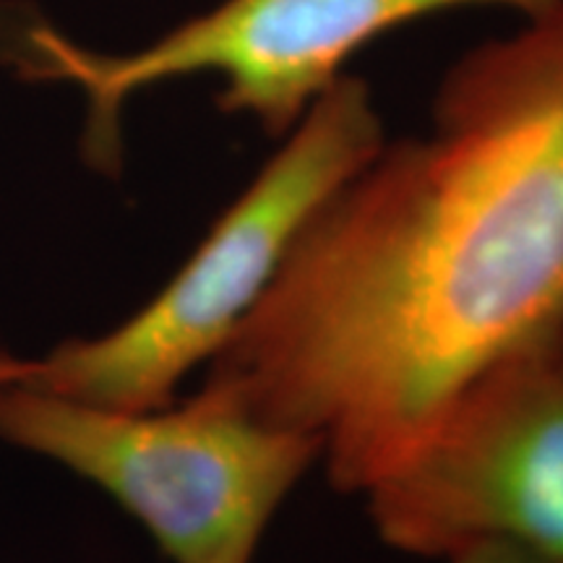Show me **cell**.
Returning a JSON list of instances; mask_svg holds the SVG:
<instances>
[{
	"label": "cell",
	"mask_w": 563,
	"mask_h": 563,
	"mask_svg": "<svg viewBox=\"0 0 563 563\" xmlns=\"http://www.w3.org/2000/svg\"><path fill=\"white\" fill-rule=\"evenodd\" d=\"M0 439L100 485L173 563H253L272 519L321 462L313 435L201 391L159 410H112L0 384Z\"/></svg>",
	"instance_id": "obj_3"
},
{
	"label": "cell",
	"mask_w": 563,
	"mask_h": 563,
	"mask_svg": "<svg viewBox=\"0 0 563 563\" xmlns=\"http://www.w3.org/2000/svg\"><path fill=\"white\" fill-rule=\"evenodd\" d=\"M449 563H545L538 555L522 551L517 545H506V543H488V545H477L473 551L456 555Z\"/></svg>",
	"instance_id": "obj_6"
},
{
	"label": "cell",
	"mask_w": 563,
	"mask_h": 563,
	"mask_svg": "<svg viewBox=\"0 0 563 563\" xmlns=\"http://www.w3.org/2000/svg\"><path fill=\"white\" fill-rule=\"evenodd\" d=\"M386 144L368 84L344 74L285 133L180 272L129 321L32 361V389L112 410H159L245 321L311 217Z\"/></svg>",
	"instance_id": "obj_2"
},
{
	"label": "cell",
	"mask_w": 563,
	"mask_h": 563,
	"mask_svg": "<svg viewBox=\"0 0 563 563\" xmlns=\"http://www.w3.org/2000/svg\"><path fill=\"white\" fill-rule=\"evenodd\" d=\"M561 0H222L129 55L84 51L47 24L26 26L13 63L26 79L70 81L89 100L84 154L100 170L121 165V110L141 89L180 76L222 79L220 110L285 136L344 76V66L399 26L460 9L534 16Z\"/></svg>",
	"instance_id": "obj_4"
},
{
	"label": "cell",
	"mask_w": 563,
	"mask_h": 563,
	"mask_svg": "<svg viewBox=\"0 0 563 563\" xmlns=\"http://www.w3.org/2000/svg\"><path fill=\"white\" fill-rule=\"evenodd\" d=\"M559 347L563 352V319H561V327H559Z\"/></svg>",
	"instance_id": "obj_8"
},
{
	"label": "cell",
	"mask_w": 563,
	"mask_h": 563,
	"mask_svg": "<svg viewBox=\"0 0 563 563\" xmlns=\"http://www.w3.org/2000/svg\"><path fill=\"white\" fill-rule=\"evenodd\" d=\"M32 361H16V357L0 352V384H19L30 376Z\"/></svg>",
	"instance_id": "obj_7"
},
{
	"label": "cell",
	"mask_w": 563,
	"mask_h": 563,
	"mask_svg": "<svg viewBox=\"0 0 563 563\" xmlns=\"http://www.w3.org/2000/svg\"><path fill=\"white\" fill-rule=\"evenodd\" d=\"M363 496L378 538L399 553L452 561L506 543L563 563L559 332L475 376Z\"/></svg>",
	"instance_id": "obj_5"
},
{
	"label": "cell",
	"mask_w": 563,
	"mask_h": 563,
	"mask_svg": "<svg viewBox=\"0 0 563 563\" xmlns=\"http://www.w3.org/2000/svg\"><path fill=\"white\" fill-rule=\"evenodd\" d=\"M561 319L563 0L456 60L431 129L316 211L201 391L313 435L334 488L365 493Z\"/></svg>",
	"instance_id": "obj_1"
}]
</instances>
